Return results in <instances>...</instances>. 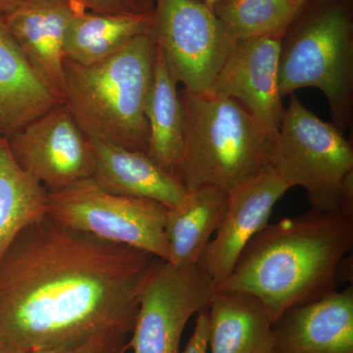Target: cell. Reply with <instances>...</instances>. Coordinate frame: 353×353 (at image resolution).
<instances>
[{"label":"cell","instance_id":"obj_1","mask_svg":"<svg viewBox=\"0 0 353 353\" xmlns=\"http://www.w3.org/2000/svg\"><path fill=\"white\" fill-rule=\"evenodd\" d=\"M157 257L99 240L50 216L26 227L0 256V353L131 334Z\"/></svg>","mask_w":353,"mask_h":353},{"label":"cell","instance_id":"obj_2","mask_svg":"<svg viewBox=\"0 0 353 353\" xmlns=\"http://www.w3.org/2000/svg\"><path fill=\"white\" fill-rule=\"evenodd\" d=\"M352 246V216L310 209L268 223L216 290L256 297L275 324L290 309L336 292L339 269Z\"/></svg>","mask_w":353,"mask_h":353},{"label":"cell","instance_id":"obj_3","mask_svg":"<svg viewBox=\"0 0 353 353\" xmlns=\"http://www.w3.org/2000/svg\"><path fill=\"white\" fill-rule=\"evenodd\" d=\"M157 50L148 31L97 63L65 60L62 103L88 139L148 154L145 108Z\"/></svg>","mask_w":353,"mask_h":353},{"label":"cell","instance_id":"obj_4","mask_svg":"<svg viewBox=\"0 0 353 353\" xmlns=\"http://www.w3.org/2000/svg\"><path fill=\"white\" fill-rule=\"evenodd\" d=\"M180 95L185 141L176 176L185 190L211 185L231 194L270 166L276 134L240 102L211 92Z\"/></svg>","mask_w":353,"mask_h":353},{"label":"cell","instance_id":"obj_5","mask_svg":"<svg viewBox=\"0 0 353 353\" xmlns=\"http://www.w3.org/2000/svg\"><path fill=\"white\" fill-rule=\"evenodd\" d=\"M271 166L290 188L307 192L311 209L353 217V150L334 124L292 94L281 121Z\"/></svg>","mask_w":353,"mask_h":353},{"label":"cell","instance_id":"obj_6","mask_svg":"<svg viewBox=\"0 0 353 353\" xmlns=\"http://www.w3.org/2000/svg\"><path fill=\"white\" fill-rule=\"evenodd\" d=\"M281 97L303 88L321 90L333 124L350 126L353 103V24L350 10L324 7L282 39L279 60Z\"/></svg>","mask_w":353,"mask_h":353},{"label":"cell","instance_id":"obj_7","mask_svg":"<svg viewBox=\"0 0 353 353\" xmlns=\"http://www.w3.org/2000/svg\"><path fill=\"white\" fill-rule=\"evenodd\" d=\"M166 206L150 199L116 196L92 178L48 192V215L59 224L99 240L168 259Z\"/></svg>","mask_w":353,"mask_h":353},{"label":"cell","instance_id":"obj_8","mask_svg":"<svg viewBox=\"0 0 353 353\" xmlns=\"http://www.w3.org/2000/svg\"><path fill=\"white\" fill-rule=\"evenodd\" d=\"M176 83L192 92H208L234 41L204 2L154 0L150 30Z\"/></svg>","mask_w":353,"mask_h":353},{"label":"cell","instance_id":"obj_9","mask_svg":"<svg viewBox=\"0 0 353 353\" xmlns=\"http://www.w3.org/2000/svg\"><path fill=\"white\" fill-rule=\"evenodd\" d=\"M216 288L199 265L176 268L157 259L146 281L134 329L132 353H180L183 330L192 315L208 309Z\"/></svg>","mask_w":353,"mask_h":353},{"label":"cell","instance_id":"obj_10","mask_svg":"<svg viewBox=\"0 0 353 353\" xmlns=\"http://www.w3.org/2000/svg\"><path fill=\"white\" fill-rule=\"evenodd\" d=\"M6 139L18 165L48 192L92 176V143L62 102Z\"/></svg>","mask_w":353,"mask_h":353},{"label":"cell","instance_id":"obj_11","mask_svg":"<svg viewBox=\"0 0 353 353\" xmlns=\"http://www.w3.org/2000/svg\"><path fill=\"white\" fill-rule=\"evenodd\" d=\"M290 189L270 165L229 194L224 218L199 262L216 289L226 282L245 246L268 224L274 206Z\"/></svg>","mask_w":353,"mask_h":353},{"label":"cell","instance_id":"obj_12","mask_svg":"<svg viewBox=\"0 0 353 353\" xmlns=\"http://www.w3.org/2000/svg\"><path fill=\"white\" fill-rule=\"evenodd\" d=\"M282 39L263 37L234 43L210 90L240 102L274 134L285 111L278 80Z\"/></svg>","mask_w":353,"mask_h":353},{"label":"cell","instance_id":"obj_13","mask_svg":"<svg viewBox=\"0 0 353 353\" xmlns=\"http://www.w3.org/2000/svg\"><path fill=\"white\" fill-rule=\"evenodd\" d=\"M81 10L85 9L68 0H20L2 15L32 68L60 102L66 60L65 38L70 23Z\"/></svg>","mask_w":353,"mask_h":353},{"label":"cell","instance_id":"obj_14","mask_svg":"<svg viewBox=\"0 0 353 353\" xmlns=\"http://www.w3.org/2000/svg\"><path fill=\"white\" fill-rule=\"evenodd\" d=\"M273 353H353V287L285 312L273 326Z\"/></svg>","mask_w":353,"mask_h":353},{"label":"cell","instance_id":"obj_15","mask_svg":"<svg viewBox=\"0 0 353 353\" xmlns=\"http://www.w3.org/2000/svg\"><path fill=\"white\" fill-rule=\"evenodd\" d=\"M90 141L94 160L92 178L101 189L116 196L150 199L166 208L182 201L187 192L182 182L146 153Z\"/></svg>","mask_w":353,"mask_h":353},{"label":"cell","instance_id":"obj_16","mask_svg":"<svg viewBox=\"0 0 353 353\" xmlns=\"http://www.w3.org/2000/svg\"><path fill=\"white\" fill-rule=\"evenodd\" d=\"M229 196L216 185L187 190L182 201L167 208L164 233L168 245L166 261L176 268H190L199 259L226 212Z\"/></svg>","mask_w":353,"mask_h":353},{"label":"cell","instance_id":"obj_17","mask_svg":"<svg viewBox=\"0 0 353 353\" xmlns=\"http://www.w3.org/2000/svg\"><path fill=\"white\" fill-rule=\"evenodd\" d=\"M60 103L23 54L0 15V131L6 138Z\"/></svg>","mask_w":353,"mask_h":353},{"label":"cell","instance_id":"obj_18","mask_svg":"<svg viewBox=\"0 0 353 353\" xmlns=\"http://www.w3.org/2000/svg\"><path fill=\"white\" fill-rule=\"evenodd\" d=\"M208 313L211 353H255L273 338L270 314L250 294L215 290Z\"/></svg>","mask_w":353,"mask_h":353},{"label":"cell","instance_id":"obj_19","mask_svg":"<svg viewBox=\"0 0 353 353\" xmlns=\"http://www.w3.org/2000/svg\"><path fill=\"white\" fill-rule=\"evenodd\" d=\"M157 50L152 88L145 108L148 155L165 170L176 176L185 150V110L176 90L178 83L163 53L157 46Z\"/></svg>","mask_w":353,"mask_h":353},{"label":"cell","instance_id":"obj_20","mask_svg":"<svg viewBox=\"0 0 353 353\" xmlns=\"http://www.w3.org/2000/svg\"><path fill=\"white\" fill-rule=\"evenodd\" d=\"M152 14H103L81 10L70 23L65 38V58L92 65L117 52L150 30Z\"/></svg>","mask_w":353,"mask_h":353},{"label":"cell","instance_id":"obj_21","mask_svg":"<svg viewBox=\"0 0 353 353\" xmlns=\"http://www.w3.org/2000/svg\"><path fill=\"white\" fill-rule=\"evenodd\" d=\"M48 190L14 159L6 137L0 139V256L18 234L48 215Z\"/></svg>","mask_w":353,"mask_h":353},{"label":"cell","instance_id":"obj_22","mask_svg":"<svg viewBox=\"0 0 353 353\" xmlns=\"http://www.w3.org/2000/svg\"><path fill=\"white\" fill-rule=\"evenodd\" d=\"M294 0H218L213 11L234 43L263 37H282L299 13Z\"/></svg>","mask_w":353,"mask_h":353},{"label":"cell","instance_id":"obj_23","mask_svg":"<svg viewBox=\"0 0 353 353\" xmlns=\"http://www.w3.org/2000/svg\"><path fill=\"white\" fill-rule=\"evenodd\" d=\"M129 339L130 334H128L105 333L83 343L57 350L6 353H129Z\"/></svg>","mask_w":353,"mask_h":353},{"label":"cell","instance_id":"obj_24","mask_svg":"<svg viewBox=\"0 0 353 353\" xmlns=\"http://www.w3.org/2000/svg\"><path fill=\"white\" fill-rule=\"evenodd\" d=\"M209 319L208 309L197 313L196 326L185 347L180 353H208Z\"/></svg>","mask_w":353,"mask_h":353},{"label":"cell","instance_id":"obj_25","mask_svg":"<svg viewBox=\"0 0 353 353\" xmlns=\"http://www.w3.org/2000/svg\"><path fill=\"white\" fill-rule=\"evenodd\" d=\"M92 12L103 14H123L134 12L126 0H68Z\"/></svg>","mask_w":353,"mask_h":353},{"label":"cell","instance_id":"obj_26","mask_svg":"<svg viewBox=\"0 0 353 353\" xmlns=\"http://www.w3.org/2000/svg\"><path fill=\"white\" fill-rule=\"evenodd\" d=\"M134 12L139 14H152L154 8V0H126Z\"/></svg>","mask_w":353,"mask_h":353},{"label":"cell","instance_id":"obj_27","mask_svg":"<svg viewBox=\"0 0 353 353\" xmlns=\"http://www.w3.org/2000/svg\"><path fill=\"white\" fill-rule=\"evenodd\" d=\"M20 0H0V15L10 11L13 7L19 3Z\"/></svg>","mask_w":353,"mask_h":353},{"label":"cell","instance_id":"obj_28","mask_svg":"<svg viewBox=\"0 0 353 353\" xmlns=\"http://www.w3.org/2000/svg\"><path fill=\"white\" fill-rule=\"evenodd\" d=\"M255 353H273V338Z\"/></svg>","mask_w":353,"mask_h":353},{"label":"cell","instance_id":"obj_29","mask_svg":"<svg viewBox=\"0 0 353 353\" xmlns=\"http://www.w3.org/2000/svg\"><path fill=\"white\" fill-rule=\"evenodd\" d=\"M217 1L218 0H203L205 6H208L211 10H213V8H214L215 4L217 3Z\"/></svg>","mask_w":353,"mask_h":353},{"label":"cell","instance_id":"obj_30","mask_svg":"<svg viewBox=\"0 0 353 353\" xmlns=\"http://www.w3.org/2000/svg\"><path fill=\"white\" fill-rule=\"evenodd\" d=\"M311 1V0H294V2L296 3L301 4V6H305L307 2Z\"/></svg>","mask_w":353,"mask_h":353},{"label":"cell","instance_id":"obj_31","mask_svg":"<svg viewBox=\"0 0 353 353\" xmlns=\"http://www.w3.org/2000/svg\"><path fill=\"white\" fill-rule=\"evenodd\" d=\"M2 137H4V136H3V134H2L1 131H0V139H1V138H2Z\"/></svg>","mask_w":353,"mask_h":353}]
</instances>
